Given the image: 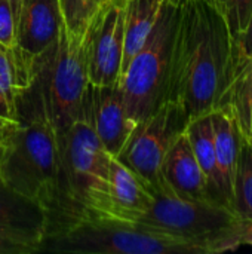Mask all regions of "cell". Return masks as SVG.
Instances as JSON below:
<instances>
[{
	"label": "cell",
	"instance_id": "obj_23",
	"mask_svg": "<svg viewBox=\"0 0 252 254\" xmlns=\"http://www.w3.org/2000/svg\"><path fill=\"white\" fill-rule=\"evenodd\" d=\"M0 43L10 49L15 46V16L10 0H0Z\"/></svg>",
	"mask_w": 252,
	"mask_h": 254
},
{
	"label": "cell",
	"instance_id": "obj_24",
	"mask_svg": "<svg viewBox=\"0 0 252 254\" xmlns=\"http://www.w3.org/2000/svg\"><path fill=\"white\" fill-rule=\"evenodd\" d=\"M39 253V246L6 234H0V254H31Z\"/></svg>",
	"mask_w": 252,
	"mask_h": 254
},
{
	"label": "cell",
	"instance_id": "obj_6",
	"mask_svg": "<svg viewBox=\"0 0 252 254\" xmlns=\"http://www.w3.org/2000/svg\"><path fill=\"white\" fill-rule=\"evenodd\" d=\"M43 71L48 73L46 83L42 85L48 112L53 128L61 134L80 118L91 85L86 28L73 31L62 19L58 42Z\"/></svg>",
	"mask_w": 252,
	"mask_h": 254
},
{
	"label": "cell",
	"instance_id": "obj_28",
	"mask_svg": "<svg viewBox=\"0 0 252 254\" xmlns=\"http://www.w3.org/2000/svg\"><path fill=\"white\" fill-rule=\"evenodd\" d=\"M10 3H12V9H13V16H15V24H16V18H18L19 12H21L22 6H24V3H25V0H10Z\"/></svg>",
	"mask_w": 252,
	"mask_h": 254
},
{
	"label": "cell",
	"instance_id": "obj_3",
	"mask_svg": "<svg viewBox=\"0 0 252 254\" xmlns=\"http://www.w3.org/2000/svg\"><path fill=\"white\" fill-rule=\"evenodd\" d=\"M58 138L68 225L80 219L107 220L114 158L104 149L85 115L58 134Z\"/></svg>",
	"mask_w": 252,
	"mask_h": 254
},
{
	"label": "cell",
	"instance_id": "obj_8",
	"mask_svg": "<svg viewBox=\"0 0 252 254\" xmlns=\"http://www.w3.org/2000/svg\"><path fill=\"white\" fill-rule=\"evenodd\" d=\"M187 124V115L177 104L162 103L138 122L116 159L144 180L151 190H157L163 186L162 162L172 143L186 131Z\"/></svg>",
	"mask_w": 252,
	"mask_h": 254
},
{
	"label": "cell",
	"instance_id": "obj_10",
	"mask_svg": "<svg viewBox=\"0 0 252 254\" xmlns=\"http://www.w3.org/2000/svg\"><path fill=\"white\" fill-rule=\"evenodd\" d=\"M125 12L126 0H102L88 21L89 83L94 86L117 85L125 43Z\"/></svg>",
	"mask_w": 252,
	"mask_h": 254
},
{
	"label": "cell",
	"instance_id": "obj_22",
	"mask_svg": "<svg viewBox=\"0 0 252 254\" xmlns=\"http://www.w3.org/2000/svg\"><path fill=\"white\" fill-rule=\"evenodd\" d=\"M241 246L252 247V219H238L218 241L215 254L235 252Z\"/></svg>",
	"mask_w": 252,
	"mask_h": 254
},
{
	"label": "cell",
	"instance_id": "obj_1",
	"mask_svg": "<svg viewBox=\"0 0 252 254\" xmlns=\"http://www.w3.org/2000/svg\"><path fill=\"white\" fill-rule=\"evenodd\" d=\"M235 39L206 0L178 7L163 103L177 104L189 122L223 106L235 74Z\"/></svg>",
	"mask_w": 252,
	"mask_h": 254
},
{
	"label": "cell",
	"instance_id": "obj_31",
	"mask_svg": "<svg viewBox=\"0 0 252 254\" xmlns=\"http://www.w3.org/2000/svg\"><path fill=\"white\" fill-rule=\"evenodd\" d=\"M100 1H102V0H95V3H97V6H98V3H100Z\"/></svg>",
	"mask_w": 252,
	"mask_h": 254
},
{
	"label": "cell",
	"instance_id": "obj_11",
	"mask_svg": "<svg viewBox=\"0 0 252 254\" xmlns=\"http://www.w3.org/2000/svg\"><path fill=\"white\" fill-rule=\"evenodd\" d=\"M82 115L91 121L98 140L113 158L119 156L132 131L138 125L129 118L122 91L117 85H89Z\"/></svg>",
	"mask_w": 252,
	"mask_h": 254
},
{
	"label": "cell",
	"instance_id": "obj_16",
	"mask_svg": "<svg viewBox=\"0 0 252 254\" xmlns=\"http://www.w3.org/2000/svg\"><path fill=\"white\" fill-rule=\"evenodd\" d=\"M186 134L192 144L193 153L201 165V170L205 176L209 198L221 205H226V199L221 190V182L217 170V159H215V146H214V128H212V118L211 113L201 115L192 119L187 124Z\"/></svg>",
	"mask_w": 252,
	"mask_h": 254
},
{
	"label": "cell",
	"instance_id": "obj_2",
	"mask_svg": "<svg viewBox=\"0 0 252 254\" xmlns=\"http://www.w3.org/2000/svg\"><path fill=\"white\" fill-rule=\"evenodd\" d=\"M40 88L34 113L27 121L19 118L1 137L0 179L46 211L49 235L68 225V208L59 138L48 112L43 86Z\"/></svg>",
	"mask_w": 252,
	"mask_h": 254
},
{
	"label": "cell",
	"instance_id": "obj_12",
	"mask_svg": "<svg viewBox=\"0 0 252 254\" xmlns=\"http://www.w3.org/2000/svg\"><path fill=\"white\" fill-rule=\"evenodd\" d=\"M166 188L177 196L192 201H212L201 165L186 131L172 143L160 168ZM214 202V201H212Z\"/></svg>",
	"mask_w": 252,
	"mask_h": 254
},
{
	"label": "cell",
	"instance_id": "obj_5",
	"mask_svg": "<svg viewBox=\"0 0 252 254\" xmlns=\"http://www.w3.org/2000/svg\"><path fill=\"white\" fill-rule=\"evenodd\" d=\"M177 15L178 7L162 3L147 40L117 82L126 112L137 124L163 103Z\"/></svg>",
	"mask_w": 252,
	"mask_h": 254
},
{
	"label": "cell",
	"instance_id": "obj_17",
	"mask_svg": "<svg viewBox=\"0 0 252 254\" xmlns=\"http://www.w3.org/2000/svg\"><path fill=\"white\" fill-rule=\"evenodd\" d=\"M160 0H126L125 12V43L119 79L126 71L134 55L147 40L160 10ZM119 82V80H117Z\"/></svg>",
	"mask_w": 252,
	"mask_h": 254
},
{
	"label": "cell",
	"instance_id": "obj_13",
	"mask_svg": "<svg viewBox=\"0 0 252 254\" xmlns=\"http://www.w3.org/2000/svg\"><path fill=\"white\" fill-rule=\"evenodd\" d=\"M48 232L49 219L46 211L0 179V234L27 240L39 246L40 252Z\"/></svg>",
	"mask_w": 252,
	"mask_h": 254
},
{
	"label": "cell",
	"instance_id": "obj_26",
	"mask_svg": "<svg viewBox=\"0 0 252 254\" xmlns=\"http://www.w3.org/2000/svg\"><path fill=\"white\" fill-rule=\"evenodd\" d=\"M0 116L6 118V119H10V121H18L19 118L10 110V107L7 106V103L4 101V98L0 95Z\"/></svg>",
	"mask_w": 252,
	"mask_h": 254
},
{
	"label": "cell",
	"instance_id": "obj_18",
	"mask_svg": "<svg viewBox=\"0 0 252 254\" xmlns=\"http://www.w3.org/2000/svg\"><path fill=\"white\" fill-rule=\"evenodd\" d=\"M233 112L241 134L252 143V58H239L223 106Z\"/></svg>",
	"mask_w": 252,
	"mask_h": 254
},
{
	"label": "cell",
	"instance_id": "obj_21",
	"mask_svg": "<svg viewBox=\"0 0 252 254\" xmlns=\"http://www.w3.org/2000/svg\"><path fill=\"white\" fill-rule=\"evenodd\" d=\"M64 22L73 31H82L86 28L91 15L94 13L95 0H59Z\"/></svg>",
	"mask_w": 252,
	"mask_h": 254
},
{
	"label": "cell",
	"instance_id": "obj_9",
	"mask_svg": "<svg viewBox=\"0 0 252 254\" xmlns=\"http://www.w3.org/2000/svg\"><path fill=\"white\" fill-rule=\"evenodd\" d=\"M62 19L59 0H25L16 18L12 49L21 94L40 77L58 42Z\"/></svg>",
	"mask_w": 252,
	"mask_h": 254
},
{
	"label": "cell",
	"instance_id": "obj_20",
	"mask_svg": "<svg viewBox=\"0 0 252 254\" xmlns=\"http://www.w3.org/2000/svg\"><path fill=\"white\" fill-rule=\"evenodd\" d=\"M226 19L229 30L236 39L244 33L252 13V0H206Z\"/></svg>",
	"mask_w": 252,
	"mask_h": 254
},
{
	"label": "cell",
	"instance_id": "obj_15",
	"mask_svg": "<svg viewBox=\"0 0 252 254\" xmlns=\"http://www.w3.org/2000/svg\"><path fill=\"white\" fill-rule=\"evenodd\" d=\"M211 118H212V128H214L217 170H218L221 190H223L226 204L230 208L232 183H233V174H235V167H236V159H238V152H239L241 131L233 116V112L227 104L211 112Z\"/></svg>",
	"mask_w": 252,
	"mask_h": 254
},
{
	"label": "cell",
	"instance_id": "obj_30",
	"mask_svg": "<svg viewBox=\"0 0 252 254\" xmlns=\"http://www.w3.org/2000/svg\"><path fill=\"white\" fill-rule=\"evenodd\" d=\"M1 152H3V143H1V138H0V159H1Z\"/></svg>",
	"mask_w": 252,
	"mask_h": 254
},
{
	"label": "cell",
	"instance_id": "obj_14",
	"mask_svg": "<svg viewBox=\"0 0 252 254\" xmlns=\"http://www.w3.org/2000/svg\"><path fill=\"white\" fill-rule=\"evenodd\" d=\"M151 201V188L114 158L111 162L107 220L137 223L147 213Z\"/></svg>",
	"mask_w": 252,
	"mask_h": 254
},
{
	"label": "cell",
	"instance_id": "obj_27",
	"mask_svg": "<svg viewBox=\"0 0 252 254\" xmlns=\"http://www.w3.org/2000/svg\"><path fill=\"white\" fill-rule=\"evenodd\" d=\"M19 121V119H18ZM18 121H10V119H6V118H3V116H0V138L18 122Z\"/></svg>",
	"mask_w": 252,
	"mask_h": 254
},
{
	"label": "cell",
	"instance_id": "obj_29",
	"mask_svg": "<svg viewBox=\"0 0 252 254\" xmlns=\"http://www.w3.org/2000/svg\"><path fill=\"white\" fill-rule=\"evenodd\" d=\"M160 1H165V3H169V4H172L175 7H180V6L186 4L189 0H160Z\"/></svg>",
	"mask_w": 252,
	"mask_h": 254
},
{
	"label": "cell",
	"instance_id": "obj_7",
	"mask_svg": "<svg viewBox=\"0 0 252 254\" xmlns=\"http://www.w3.org/2000/svg\"><path fill=\"white\" fill-rule=\"evenodd\" d=\"M238 220L226 205L212 201H192L177 196L166 185L153 190V201L140 225L201 244L208 254L217 253V244L226 231Z\"/></svg>",
	"mask_w": 252,
	"mask_h": 254
},
{
	"label": "cell",
	"instance_id": "obj_25",
	"mask_svg": "<svg viewBox=\"0 0 252 254\" xmlns=\"http://www.w3.org/2000/svg\"><path fill=\"white\" fill-rule=\"evenodd\" d=\"M236 55L239 58H252V13L250 21L247 24V28L244 33L236 39Z\"/></svg>",
	"mask_w": 252,
	"mask_h": 254
},
{
	"label": "cell",
	"instance_id": "obj_19",
	"mask_svg": "<svg viewBox=\"0 0 252 254\" xmlns=\"http://www.w3.org/2000/svg\"><path fill=\"white\" fill-rule=\"evenodd\" d=\"M230 208L238 219H252V143L239 135Z\"/></svg>",
	"mask_w": 252,
	"mask_h": 254
},
{
	"label": "cell",
	"instance_id": "obj_4",
	"mask_svg": "<svg viewBox=\"0 0 252 254\" xmlns=\"http://www.w3.org/2000/svg\"><path fill=\"white\" fill-rule=\"evenodd\" d=\"M40 252L79 254H208L201 244L140 223L80 219L45 237Z\"/></svg>",
	"mask_w": 252,
	"mask_h": 254
}]
</instances>
